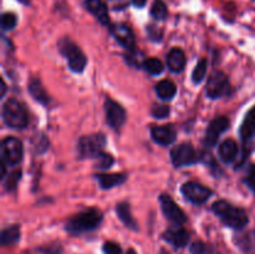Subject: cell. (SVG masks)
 I'll use <instances>...</instances> for the list:
<instances>
[{"instance_id": "603a6c76", "label": "cell", "mask_w": 255, "mask_h": 254, "mask_svg": "<svg viewBox=\"0 0 255 254\" xmlns=\"http://www.w3.org/2000/svg\"><path fill=\"white\" fill-rule=\"evenodd\" d=\"M156 94L161 100L168 101L173 99L174 95L177 94V87L171 80H163L156 85Z\"/></svg>"}, {"instance_id": "83f0119b", "label": "cell", "mask_w": 255, "mask_h": 254, "mask_svg": "<svg viewBox=\"0 0 255 254\" xmlns=\"http://www.w3.org/2000/svg\"><path fill=\"white\" fill-rule=\"evenodd\" d=\"M192 254H217L216 248L211 244H207L204 242H194L191 244Z\"/></svg>"}, {"instance_id": "e0dca14e", "label": "cell", "mask_w": 255, "mask_h": 254, "mask_svg": "<svg viewBox=\"0 0 255 254\" xmlns=\"http://www.w3.org/2000/svg\"><path fill=\"white\" fill-rule=\"evenodd\" d=\"M85 6L99 20L100 24L105 25V26L111 25L109 16V9H107V5L102 0H85Z\"/></svg>"}, {"instance_id": "4dcf8cb0", "label": "cell", "mask_w": 255, "mask_h": 254, "mask_svg": "<svg viewBox=\"0 0 255 254\" xmlns=\"http://www.w3.org/2000/svg\"><path fill=\"white\" fill-rule=\"evenodd\" d=\"M21 178V171L20 169H15V171L10 172L9 176L4 178V186L6 188V191H12V189L16 188L17 182Z\"/></svg>"}, {"instance_id": "e575fe53", "label": "cell", "mask_w": 255, "mask_h": 254, "mask_svg": "<svg viewBox=\"0 0 255 254\" xmlns=\"http://www.w3.org/2000/svg\"><path fill=\"white\" fill-rule=\"evenodd\" d=\"M102 251L105 254H122L121 246L115 242H106L102 247Z\"/></svg>"}, {"instance_id": "f35d334b", "label": "cell", "mask_w": 255, "mask_h": 254, "mask_svg": "<svg viewBox=\"0 0 255 254\" xmlns=\"http://www.w3.org/2000/svg\"><path fill=\"white\" fill-rule=\"evenodd\" d=\"M5 92H6V84H5V81L2 80V92H1V97L5 96Z\"/></svg>"}, {"instance_id": "9a60e30c", "label": "cell", "mask_w": 255, "mask_h": 254, "mask_svg": "<svg viewBox=\"0 0 255 254\" xmlns=\"http://www.w3.org/2000/svg\"><path fill=\"white\" fill-rule=\"evenodd\" d=\"M162 238L176 248H184L189 242V233L181 224H176L167 228L162 234Z\"/></svg>"}, {"instance_id": "74e56055", "label": "cell", "mask_w": 255, "mask_h": 254, "mask_svg": "<svg viewBox=\"0 0 255 254\" xmlns=\"http://www.w3.org/2000/svg\"><path fill=\"white\" fill-rule=\"evenodd\" d=\"M132 4L136 7H143L147 4V0H132Z\"/></svg>"}, {"instance_id": "7a4b0ae2", "label": "cell", "mask_w": 255, "mask_h": 254, "mask_svg": "<svg viewBox=\"0 0 255 254\" xmlns=\"http://www.w3.org/2000/svg\"><path fill=\"white\" fill-rule=\"evenodd\" d=\"M102 219L104 217H102L101 211L97 208L85 209L84 212H80L76 216L70 218L65 226V229L67 233L72 236H79L86 232L95 231L101 224Z\"/></svg>"}, {"instance_id": "8fae6325", "label": "cell", "mask_w": 255, "mask_h": 254, "mask_svg": "<svg viewBox=\"0 0 255 254\" xmlns=\"http://www.w3.org/2000/svg\"><path fill=\"white\" fill-rule=\"evenodd\" d=\"M229 120L227 119L226 116H219L216 117L214 120H212L209 122L208 127H207L206 134H204L203 143L207 148H213V147L217 146L219 141V137H221L222 133L228 129L229 127Z\"/></svg>"}, {"instance_id": "4316f807", "label": "cell", "mask_w": 255, "mask_h": 254, "mask_svg": "<svg viewBox=\"0 0 255 254\" xmlns=\"http://www.w3.org/2000/svg\"><path fill=\"white\" fill-rule=\"evenodd\" d=\"M206 75H207V60L202 59L201 61L196 65L193 72H192V81L197 85L201 84V82L204 80V77H206Z\"/></svg>"}, {"instance_id": "8992f818", "label": "cell", "mask_w": 255, "mask_h": 254, "mask_svg": "<svg viewBox=\"0 0 255 254\" xmlns=\"http://www.w3.org/2000/svg\"><path fill=\"white\" fill-rule=\"evenodd\" d=\"M171 159L174 167L181 168V167L198 163L201 161V154L191 143H181L172 148Z\"/></svg>"}, {"instance_id": "7c38bea8", "label": "cell", "mask_w": 255, "mask_h": 254, "mask_svg": "<svg viewBox=\"0 0 255 254\" xmlns=\"http://www.w3.org/2000/svg\"><path fill=\"white\" fill-rule=\"evenodd\" d=\"M182 194L186 197L187 201L192 202L194 204H202L204 202L208 201L213 192L208 188V187L203 186V184L198 183V182L189 181L182 186L181 188Z\"/></svg>"}, {"instance_id": "5bb4252c", "label": "cell", "mask_w": 255, "mask_h": 254, "mask_svg": "<svg viewBox=\"0 0 255 254\" xmlns=\"http://www.w3.org/2000/svg\"><path fill=\"white\" fill-rule=\"evenodd\" d=\"M159 204H161L162 212L164 217L169 222L174 224H183L187 222V216L183 211L178 207V204L172 199L168 194H161L159 196Z\"/></svg>"}, {"instance_id": "d4e9b609", "label": "cell", "mask_w": 255, "mask_h": 254, "mask_svg": "<svg viewBox=\"0 0 255 254\" xmlns=\"http://www.w3.org/2000/svg\"><path fill=\"white\" fill-rule=\"evenodd\" d=\"M151 16L154 20H166L168 16V9H167V5L164 4L163 0H154L152 2L151 6Z\"/></svg>"}, {"instance_id": "484cf974", "label": "cell", "mask_w": 255, "mask_h": 254, "mask_svg": "<svg viewBox=\"0 0 255 254\" xmlns=\"http://www.w3.org/2000/svg\"><path fill=\"white\" fill-rule=\"evenodd\" d=\"M143 69L146 70L148 74L153 75V76H158L163 72L164 66L162 64L161 60L156 59V57H149V59H146L143 61Z\"/></svg>"}, {"instance_id": "60d3db41", "label": "cell", "mask_w": 255, "mask_h": 254, "mask_svg": "<svg viewBox=\"0 0 255 254\" xmlns=\"http://www.w3.org/2000/svg\"><path fill=\"white\" fill-rule=\"evenodd\" d=\"M126 254H137V253H136V251H134V249H128V252H127Z\"/></svg>"}, {"instance_id": "ffe728a7", "label": "cell", "mask_w": 255, "mask_h": 254, "mask_svg": "<svg viewBox=\"0 0 255 254\" xmlns=\"http://www.w3.org/2000/svg\"><path fill=\"white\" fill-rule=\"evenodd\" d=\"M218 154L219 158H221L224 163H231V162H233L234 159L237 158V156H238V144H237V142L234 141V139H226V141H223L219 144Z\"/></svg>"}, {"instance_id": "5b68a950", "label": "cell", "mask_w": 255, "mask_h": 254, "mask_svg": "<svg viewBox=\"0 0 255 254\" xmlns=\"http://www.w3.org/2000/svg\"><path fill=\"white\" fill-rule=\"evenodd\" d=\"M106 146V136L104 133H94L90 136H82L77 142V151L81 158L95 157L101 153Z\"/></svg>"}, {"instance_id": "1f68e13d", "label": "cell", "mask_w": 255, "mask_h": 254, "mask_svg": "<svg viewBox=\"0 0 255 254\" xmlns=\"http://www.w3.org/2000/svg\"><path fill=\"white\" fill-rule=\"evenodd\" d=\"M17 25V16L14 12H4L1 15V27L2 30L7 31V30H12Z\"/></svg>"}, {"instance_id": "3957f363", "label": "cell", "mask_w": 255, "mask_h": 254, "mask_svg": "<svg viewBox=\"0 0 255 254\" xmlns=\"http://www.w3.org/2000/svg\"><path fill=\"white\" fill-rule=\"evenodd\" d=\"M2 121L7 127L14 129L25 128L29 122V116L24 105L14 97H10L2 105Z\"/></svg>"}, {"instance_id": "f546056e", "label": "cell", "mask_w": 255, "mask_h": 254, "mask_svg": "<svg viewBox=\"0 0 255 254\" xmlns=\"http://www.w3.org/2000/svg\"><path fill=\"white\" fill-rule=\"evenodd\" d=\"M32 146H34V151L36 153H44L49 148V141L45 134L39 133L32 138Z\"/></svg>"}, {"instance_id": "2e32d148", "label": "cell", "mask_w": 255, "mask_h": 254, "mask_svg": "<svg viewBox=\"0 0 255 254\" xmlns=\"http://www.w3.org/2000/svg\"><path fill=\"white\" fill-rule=\"evenodd\" d=\"M151 136L156 143L161 146H169L177 138V131L173 125H161L151 128Z\"/></svg>"}, {"instance_id": "ba28073f", "label": "cell", "mask_w": 255, "mask_h": 254, "mask_svg": "<svg viewBox=\"0 0 255 254\" xmlns=\"http://www.w3.org/2000/svg\"><path fill=\"white\" fill-rule=\"evenodd\" d=\"M206 92L207 96L213 100L231 95L232 87L228 76L222 71L213 72L207 82Z\"/></svg>"}, {"instance_id": "ac0fdd59", "label": "cell", "mask_w": 255, "mask_h": 254, "mask_svg": "<svg viewBox=\"0 0 255 254\" xmlns=\"http://www.w3.org/2000/svg\"><path fill=\"white\" fill-rule=\"evenodd\" d=\"M187 64L186 55H184L183 50L178 49V47H173L171 51L167 54V65L168 69L174 74H179L184 70Z\"/></svg>"}, {"instance_id": "d6a6232c", "label": "cell", "mask_w": 255, "mask_h": 254, "mask_svg": "<svg viewBox=\"0 0 255 254\" xmlns=\"http://www.w3.org/2000/svg\"><path fill=\"white\" fill-rule=\"evenodd\" d=\"M169 114H171V109H169V106H167V105L154 104L151 109V115L154 119H166Z\"/></svg>"}, {"instance_id": "277c9868", "label": "cell", "mask_w": 255, "mask_h": 254, "mask_svg": "<svg viewBox=\"0 0 255 254\" xmlns=\"http://www.w3.org/2000/svg\"><path fill=\"white\" fill-rule=\"evenodd\" d=\"M59 51L67 60L69 69L75 74H81L87 65V59L82 50L69 37L59 40Z\"/></svg>"}, {"instance_id": "30bf717a", "label": "cell", "mask_w": 255, "mask_h": 254, "mask_svg": "<svg viewBox=\"0 0 255 254\" xmlns=\"http://www.w3.org/2000/svg\"><path fill=\"white\" fill-rule=\"evenodd\" d=\"M110 34L112 35L115 40L126 50L128 54L134 52L136 47V40H134V34L131 27L125 22H115L109 26Z\"/></svg>"}, {"instance_id": "cb8c5ba5", "label": "cell", "mask_w": 255, "mask_h": 254, "mask_svg": "<svg viewBox=\"0 0 255 254\" xmlns=\"http://www.w3.org/2000/svg\"><path fill=\"white\" fill-rule=\"evenodd\" d=\"M20 227L17 224L9 226L1 232V244L2 246H12L16 244L20 239Z\"/></svg>"}, {"instance_id": "d6986e66", "label": "cell", "mask_w": 255, "mask_h": 254, "mask_svg": "<svg viewBox=\"0 0 255 254\" xmlns=\"http://www.w3.org/2000/svg\"><path fill=\"white\" fill-rule=\"evenodd\" d=\"M102 189H110L125 183L127 179L126 173H100L95 176Z\"/></svg>"}, {"instance_id": "7402d4cb", "label": "cell", "mask_w": 255, "mask_h": 254, "mask_svg": "<svg viewBox=\"0 0 255 254\" xmlns=\"http://www.w3.org/2000/svg\"><path fill=\"white\" fill-rule=\"evenodd\" d=\"M29 94L36 100L39 104L47 106L50 102V95L47 94L46 89L44 87V85L41 84V81L37 79L30 80L29 82Z\"/></svg>"}, {"instance_id": "44dd1931", "label": "cell", "mask_w": 255, "mask_h": 254, "mask_svg": "<svg viewBox=\"0 0 255 254\" xmlns=\"http://www.w3.org/2000/svg\"><path fill=\"white\" fill-rule=\"evenodd\" d=\"M116 213L127 228L132 229V231H138V224H137L136 219L132 216L131 206L127 202H121V203L117 204Z\"/></svg>"}, {"instance_id": "ab89813d", "label": "cell", "mask_w": 255, "mask_h": 254, "mask_svg": "<svg viewBox=\"0 0 255 254\" xmlns=\"http://www.w3.org/2000/svg\"><path fill=\"white\" fill-rule=\"evenodd\" d=\"M19 2H21V4L24 5H30V0H17Z\"/></svg>"}, {"instance_id": "f1b7e54d", "label": "cell", "mask_w": 255, "mask_h": 254, "mask_svg": "<svg viewBox=\"0 0 255 254\" xmlns=\"http://www.w3.org/2000/svg\"><path fill=\"white\" fill-rule=\"evenodd\" d=\"M95 159H96L95 166H96L97 168H101V169L110 168V167H112V164L115 163L114 157H112L110 153H106V152L104 151H102L101 153L97 154V156L95 157Z\"/></svg>"}, {"instance_id": "d590c367", "label": "cell", "mask_w": 255, "mask_h": 254, "mask_svg": "<svg viewBox=\"0 0 255 254\" xmlns=\"http://www.w3.org/2000/svg\"><path fill=\"white\" fill-rule=\"evenodd\" d=\"M244 182L247 183V186L251 188V191L253 192L255 194V164L254 166H252L251 168H249L248 173H247V177L246 179H244Z\"/></svg>"}, {"instance_id": "6da1fadb", "label": "cell", "mask_w": 255, "mask_h": 254, "mask_svg": "<svg viewBox=\"0 0 255 254\" xmlns=\"http://www.w3.org/2000/svg\"><path fill=\"white\" fill-rule=\"evenodd\" d=\"M212 212L226 226L234 229H242L249 223V217L244 209L234 207L227 201H217L212 204Z\"/></svg>"}, {"instance_id": "836d02e7", "label": "cell", "mask_w": 255, "mask_h": 254, "mask_svg": "<svg viewBox=\"0 0 255 254\" xmlns=\"http://www.w3.org/2000/svg\"><path fill=\"white\" fill-rule=\"evenodd\" d=\"M147 34H148V39L152 41L159 42L163 37V31H162L159 27H157L156 25H148L147 26Z\"/></svg>"}, {"instance_id": "9c48e42d", "label": "cell", "mask_w": 255, "mask_h": 254, "mask_svg": "<svg viewBox=\"0 0 255 254\" xmlns=\"http://www.w3.org/2000/svg\"><path fill=\"white\" fill-rule=\"evenodd\" d=\"M24 147L16 137H6L1 142V159L4 164L16 166L22 161Z\"/></svg>"}, {"instance_id": "8d00e7d4", "label": "cell", "mask_w": 255, "mask_h": 254, "mask_svg": "<svg viewBox=\"0 0 255 254\" xmlns=\"http://www.w3.org/2000/svg\"><path fill=\"white\" fill-rule=\"evenodd\" d=\"M61 246H57V244H51V246H47L39 249V252L41 254H61Z\"/></svg>"}, {"instance_id": "4fadbf2b", "label": "cell", "mask_w": 255, "mask_h": 254, "mask_svg": "<svg viewBox=\"0 0 255 254\" xmlns=\"http://www.w3.org/2000/svg\"><path fill=\"white\" fill-rule=\"evenodd\" d=\"M105 114H106L107 124L115 131H120L126 122V111L119 102L114 101L112 99H106L105 101Z\"/></svg>"}, {"instance_id": "52a82bcc", "label": "cell", "mask_w": 255, "mask_h": 254, "mask_svg": "<svg viewBox=\"0 0 255 254\" xmlns=\"http://www.w3.org/2000/svg\"><path fill=\"white\" fill-rule=\"evenodd\" d=\"M241 138L243 141V157L242 161H246L248 154L255 147V105L251 111L246 115L243 124L241 126Z\"/></svg>"}]
</instances>
